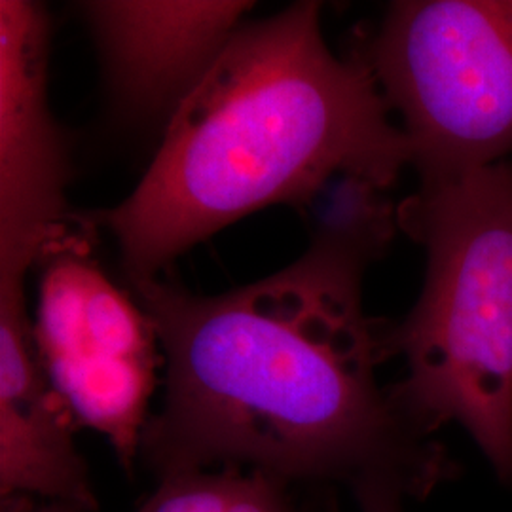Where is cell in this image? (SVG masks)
Segmentation results:
<instances>
[{"instance_id": "5", "label": "cell", "mask_w": 512, "mask_h": 512, "mask_svg": "<svg viewBox=\"0 0 512 512\" xmlns=\"http://www.w3.org/2000/svg\"><path fill=\"white\" fill-rule=\"evenodd\" d=\"M35 342L55 393L78 429L107 437L133 475L164 355L147 313L69 228L38 256Z\"/></svg>"}, {"instance_id": "11", "label": "cell", "mask_w": 512, "mask_h": 512, "mask_svg": "<svg viewBox=\"0 0 512 512\" xmlns=\"http://www.w3.org/2000/svg\"><path fill=\"white\" fill-rule=\"evenodd\" d=\"M0 512H82L69 505L40 501L31 497H8L0 499Z\"/></svg>"}, {"instance_id": "8", "label": "cell", "mask_w": 512, "mask_h": 512, "mask_svg": "<svg viewBox=\"0 0 512 512\" xmlns=\"http://www.w3.org/2000/svg\"><path fill=\"white\" fill-rule=\"evenodd\" d=\"M78 431L38 355L25 274H0V499L31 497L95 512Z\"/></svg>"}, {"instance_id": "3", "label": "cell", "mask_w": 512, "mask_h": 512, "mask_svg": "<svg viewBox=\"0 0 512 512\" xmlns=\"http://www.w3.org/2000/svg\"><path fill=\"white\" fill-rule=\"evenodd\" d=\"M399 228L427 251L418 304L391 323L395 403L423 435L459 423L512 488V164L420 183Z\"/></svg>"}, {"instance_id": "1", "label": "cell", "mask_w": 512, "mask_h": 512, "mask_svg": "<svg viewBox=\"0 0 512 512\" xmlns=\"http://www.w3.org/2000/svg\"><path fill=\"white\" fill-rule=\"evenodd\" d=\"M399 226L391 203L334 207L310 249L217 296L129 285L164 355L162 404L139 461L156 478L245 467L306 488L384 484L425 499L461 475L382 387L391 323L366 315L363 274Z\"/></svg>"}, {"instance_id": "10", "label": "cell", "mask_w": 512, "mask_h": 512, "mask_svg": "<svg viewBox=\"0 0 512 512\" xmlns=\"http://www.w3.org/2000/svg\"><path fill=\"white\" fill-rule=\"evenodd\" d=\"M353 495L361 512H404L406 497L384 484H365L357 488Z\"/></svg>"}, {"instance_id": "7", "label": "cell", "mask_w": 512, "mask_h": 512, "mask_svg": "<svg viewBox=\"0 0 512 512\" xmlns=\"http://www.w3.org/2000/svg\"><path fill=\"white\" fill-rule=\"evenodd\" d=\"M253 2L95 0L80 4L116 114L165 128L243 25Z\"/></svg>"}, {"instance_id": "4", "label": "cell", "mask_w": 512, "mask_h": 512, "mask_svg": "<svg viewBox=\"0 0 512 512\" xmlns=\"http://www.w3.org/2000/svg\"><path fill=\"white\" fill-rule=\"evenodd\" d=\"M353 54L403 116L421 183L512 150V0L391 2Z\"/></svg>"}, {"instance_id": "6", "label": "cell", "mask_w": 512, "mask_h": 512, "mask_svg": "<svg viewBox=\"0 0 512 512\" xmlns=\"http://www.w3.org/2000/svg\"><path fill=\"white\" fill-rule=\"evenodd\" d=\"M44 4L0 2V272L27 274L67 230L69 156L48 105Z\"/></svg>"}, {"instance_id": "9", "label": "cell", "mask_w": 512, "mask_h": 512, "mask_svg": "<svg viewBox=\"0 0 512 512\" xmlns=\"http://www.w3.org/2000/svg\"><path fill=\"white\" fill-rule=\"evenodd\" d=\"M277 476L217 467L160 476L158 486L137 512H334L329 497L311 501Z\"/></svg>"}, {"instance_id": "2", "label": "cell", "mask_w": 512, "mask_h": 512, "mask_svg": "<svg viewBox=\"0 0 512 512\" xmlns=\"http://www.w3.org/2000/svg\"><path fill=\"white\" fill-rule=\"evenodd\" d=\"M372 71L332 54L321 2L243 23L171 118L145 177L99 213L128 285L270 205H311L355 179L389 190L412 148Z\"/></svg>"}]
</instances>
